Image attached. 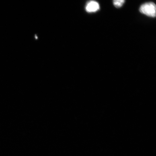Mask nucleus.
Masks as SVG:
<instances>
[{
	"label": "nucleus",
	"mask_w": 156,
	"mask_h": 156,
	"mask_svg": "<svg viewBox=\"0 0 156 156\" xmlns=\"http://www.w3.org/2000/svg\"><path fill=\"white\" fill-rule=\"evenodd\" d=\"M140 11L147 16L154 17L156 16V12L155 4L152 2L144 3L140 7Z\"/></svg>",
	"instance_id": "obj_1"
},
{
	"label": "nucleus",
	"mask_w": 156,
	"mask_h": 156,
	"mask_svg": "<svg viewBox=\"0 0 156 156\" xmlns=\"http://www.w3.org/2000/svg\"><path fill=\"white\" fill-rule=\"evenodd\" d=\"M100 9L99 3L96 1L91 0L88 2L85 7L86 10L87 12H96Z\"/></svg>",
	"instance_id": "obj_2"
},
{
	"label": "nucleus",
	"mask_w": 156,
	"mask_h": 156,
	"mask_svg": "<svg viewBox=\"0 0 156 156\" xmlns=\"http://www.w3.org/2000/svg\"><path fill=\"white\" fill-rule=\"evenodd\" d=\"M125 2V0H113V4L115 6L119 8L122 6Z\"/></svg>",
	"instance_id": "obj_3"
}]
</instances>
